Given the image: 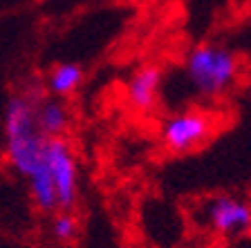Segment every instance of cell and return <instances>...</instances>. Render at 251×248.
<instances>
[{
	"mask_svg": "<svg viewBox=\"0 0 251 248\" xmlns=\"http://www.w3.org/2000/svg\"><path fill=\"white\" fill-rule=\"evenodd\" d=\"M7 157L18 175L29 179L43 165L45 136L36 125V108L27 96H14L5 110Z\"/></svg>",
	"mask_w": 251,
	"mask_h": 248,
	"instance_id": "cell-1",
	"label": "cell"
},
{
	"mask_svg": "<svg viewBox=\"0 0 251 248\" xmlns=\"http://www.w3.org/2000/svg\"><path fill=\"white\" fill-rule=\"evenodd\" d=\"M238 63L229 49L215 45L193 47L186 56V78L202 96H220L235 81Z\"/></svg>",
	"mask_w": 251,
	"mask_h": 248,
	"instance_id": "cell-2",
	"label": "cell"
},
{
	"mask_svg": "<svg viewBox=\"0 0 251 248\" xmlns=\"http://www.w3.org/2000/svg\"><path fill=\"white\" fill-rule=\"evenodd\" d=\"M43 163H45L47 172L52 177L58 208H63V210L72 208L78 199V168L68 141L61 139V136L47 139L45 152H43Z\"/></svg>",
	"mask_w": 251,
	"mask_h": 248,
	"instance_id": "cell-3",
	"label": "cell"
},
{
	"mask_svg": "<svg viewBox=\"0 0 251 248\" xmlns=\"http://www.w3.org/2000/svg\"><path fill=\"white\" fill-rule=\"evenodd\" d=\"M211 119L204 112H179L164 121L162 125V141L173 152H188L202 145L211 135Z\"/></svg>",
	"mask_w": 251,
	"mask_h": 248,
	"instance_id": "cell-4",
	"label": "cell"
},
{
	"mask_svg": "<svg viewBox=\"0 0 251 248\" xmlns=\"http://www.w3.org/2000/svg\"><path fill=\"white\" fill-rule=\"evenodd\" d=\"M206 219L220 235H242L251 230V206L235 197H218L206 206Z\"/></svg>",
	"mask_w": 251,
	"mask_h": 248,
	"instance_id": "cell-5",
	"label": "cell"
},
{
	"mask_svg": "<svg viewBox=\"0 0 251 248\" xmlns=\"http://www.w3.org/2000/svg\"><path fill=\"white\" fill-rule=\"evenodd\" d=\"M162 85V72L155 65H144L139 68L128 81V101L135 110L146 112L155 105L157 94Z\"/></svg>",
	"mask_w": 251,
	"mask_h": 248,
	"instance_id": "cell-6",
	"label": "cell"
},
{
	"mask_svg": "<svg viewBox=\"0 0 251 248\" xmlns=\"http://www.w3.org/2000/svg\"><path fill=\"white\" fill-rule=\"evenodd\" d=\"M36 125L45 139L61 136L70 125L68 108L61 101H45L41 108H36Z\"/></svg>",
	"mask_w": 251,
	"mask_h": 248,
	"instance_id": "cell-7",
	"label": "cell"
},
{
	"mask_svg": "<svg viewBox=\"0 0 251 248\" xmlns=\"http://www.w3.org/2000/svg\"><path fill=\"white\" fill-rule=\"evenodd\" d=\"M29 190H31V197H34V202H36V206L41 208V210L52 212V210L58 208L56 190H54L52 177H50V172H47L45 163L29 177Z\"/></svg>",
	"mask_w": 251,
	"mask_h": 248,
	"instance_id": "cell-8",
	"label": "cell"
},
{
	"mask_svg": "<svg viewBox=\"0 0 251 248\" xmlns=\"http://www.w3.org/2000/svg\"><path fill=\"white\" fill-rule=\"evenodd\" d=\"M83 81V69L76 63H61L50 76V90L56 96H65V94L74 92Z\"/></svg>",
	"mask_w": 251,
	"mask_h": 248,
	"instance_id": "cell-9",
	"label": "cell"
},
{
	"mask_svg": "<svg viewBox=\"0 0 251 248\" xmlns=\"http://www.w3.org/2000/svg\"><path fill=\"white\" fill-rule=\"evenodd\" d=\"M52 233L56 239L61 242H70V239L76 235V219L68 212H63V215H56L52 222Z\"/></svg>",
	"mask_w": 251,
	"mask_h": 248,
	"instance_id": "cell-10",
	"label": "cell"
}]
</instances>
